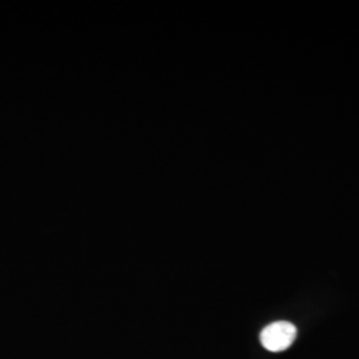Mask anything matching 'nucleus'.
Wrapping results in <instances>:
<instances>
[{"mask_svg":"<svg viewBox=\"0 0 359 359\" xmlns=\"http://www.w3.org/2000/svg\"><path fill=\"white\" fill-rule=\"evenodd\" d=\"M297 338V327L286 321L273 322L268 325L259 335L261 344L266 350L280 353L293 345Z\"/></svg>","mask_w":359,"mask_h":359,"instance_id":"f257e3e1","label":"nucleus"}]
</instances>
